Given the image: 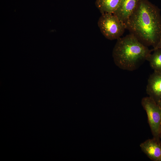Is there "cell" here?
Returning a JSON list of instances; mask_svg holds the SVG:
<instances>
[{"mask_svg":"<svg viewBox=\"0 0 161 161\" xmlns=\"http://www.w3.org/2000/svg\"><path fill=\"white\" fill-rule=\"evenodd\" d=\"M97 24L103 36L111 40L120 38L126 29V24L113 13L101 14Z\"/></svg>","mask_w":161,"mask_h":161,"instance_id":"3","label":"cell"},{"mask_svg":"<svg viewBox=\"0 0 161 161\" xmlns=\"http://www.w3.org/2000/svg\"><path fill=\"white\" fill-rule=\"evenodd\" d=\"M122 0H96L95 5L101 14L114 13Z\"/></svg>","mask_w":161,"mask_h":161,"instance_id":"8","label":"cell"},{"mask_svg":"<svg viewBox=\"0 0 161 161\" xmlns=\"http://www.w3.org/2000/svg\"><path fill=\"white\" fill-rule=\"evenodd\" d=\"M159 48H161V36L160 37L159 42H158L156 46H155V47L152 50Z\"/></svg>","mask_w":161,"mask_h":161,"instance_id":"10","label":"cell"},{"mask_svg":"<svg viewBox=\"0 0 161 161\" xmlns=\"http://www.w3.org/2000/svg\"><path fill=\"white\" fill-rule=\"evenodd\" d=\"M140 147L142 151L151 160L161 161V143L153 138L142 143Z\"/></svg>","mask_w":161,"mask_h":161,"instance_id":"6","label":"cell"},{"mask_svg":"<svg viewBox=\"0 0 161 161\" xmlns=\"http://www.w3.org/2000/svg\"><path fill=\"white\" fill-rule=\"evenodd\" d=\"M140 0H122L114 14L125 24L136 8Z\"/></svg>","mask_w":161,"mask_h":161,"instance_id":"7","label":"cell"},{"mask_svg":"<svg viewBox=\"0 0 161 161\" xmlns=\"http://www.w3.org/2000/svg\"><path fill=\"white\" fill-rule=\"evenodd\" d=\"M141 103L146 113L148 122L153 138L160 142L161 108L157 103L149 97L143 98Z\"/></svg>","mask_w":161,"mask_h":161,"instance_id":"4","label":"cell"},{"mask_svg":"<svg viewBox=\"0 0 161 161\" xmlns=\"http://www.w3.org/2000/svg\"><path fill=\"white\" fill-rule=\"evenodd\" d=\"M152 51L130 33L117 39L112 56L115 64L119 68L132 71L147 60Z\"/></svg>","mask_w":161,"mask_h":161,"instance_id":"2","label":"cell"},{"mask_svg":"<svg viewBox=\"0 0 161 161\" xmlns=\"http://www.w3.org/2000/svg\"><path fill=\"white\" fill-rule=\"evenodd\" d=\"M130 33L146 46L155 47L161 36L160 10L148 0H140L125 23Z\"/></svg>","mask_w":161,"mask_h":161,"instance_id":"1","label":"cell"},{"mask_svg":"<svg viewBox=\"0 0 161 161\" xmlns=\"http://www.w3.org/2000/svg\"><path fill=\"white\" fill-rule=\"evenodd\" d=\"M146 91L149 97L158 103L161 98V72H154L148 80Z\"/></svg>","mask_w":161,"mask_h":161,"instance_id":"5","label":"cell"},{"mask_svg":"<svg viewBox=\"0 0 161 161\" xmlns=\"http://www.w3.org/2000/svg\"><path fill=\"white\" fill-rule=\"evenodd\" d=\"M147 61L154 71L161 72V48L152 50Z\"/></svg>","mask_w":161,"mask_h":161,"instance_id":"9","label":"cell"},{"mask_svg":"<svg viewBox=\"0 0 161 161\" xmlns=\"http://www.w3.org/2000/svg\"><path fill=\"white\" fill-rule=\"evenodd\" d=\"M160 142L161 143V131L160 136Z\"/></svg>","mask_w":161,"mask_h":161,"instance_id":"12","label":"cell"},{"mask_svg":"<svg viewBox=\"0 0 161 161\" xmlns=\"http://www.w3.org/2000/svg\"></svg>","mask_w":161,"mask_h":161,"instance_id":"13","label":"cell"},{"mask_svg":"<svg viewBox=\"0 0 161 161\" xmlns=\"http://www.w3.org/2000/svg\"><path fill=\"white\" fill-rule=\"evenodd\" d=\"M159 105L160 107L161 108V98L157 103Z\"/></svg>","mask_w":161,"mask_h":161,"instance_id":"11","label":"cell"}]
</instances>
